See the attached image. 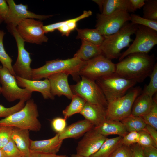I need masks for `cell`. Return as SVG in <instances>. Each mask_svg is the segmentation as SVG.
I'll return each mask as SVG.
<instances>
[{"mask_svg":"<svg viewBox=\"0 0 157 157\" xmlns=\"http://www.w3.org/2000/svg\"><path fill=\"white\" fill-rule=\"evenodd\" d=\"M155 63L153 55L133 53L115 64V73L126 79L141 83L150 76Z\"/></svg>","mask_w":157,"mask_h":157,"instance_id":"1","label":"cell"},{"mask_svg":"<svg viewBox=\"0 0 157 157\" xmlns=\"http://www.w3.org/2000/svg\"><path fill=\"white\" fill-rule=\"evenodd\" d=\"M85 62L73 57L63 60L56 59L46 61L43 66L31 69L32 80H39L47 78L50 75L58 73L70 75L77 82L80 80L79 71Z\"/></svg>","mask_w":157,"mask_h":157,"instance_id":"2","label":"cell"},{"mask_svg":"<svg viewBox=\"0 0 157 157\" xmlns=\"http://www.w3.org/2000/svg\"><path fill=\"white\" fill-rule=\"evenodd\" d=\"M138 25L128 22L116 33L104 36V40L100 46L102 54L111 60L119 58L122 50L129 47L130 43L133 41L131 36L135 34Z\"/></svg>","mask_w":157,"mask_h":157,"instance_id":"3","label":"cell"},{"mask_svg":"<svg viewBox=\"0 0 157 157\" xmlns=\"http://www.w3.org/2000/svg\"><path fill=\"white\" fill-rule=\"evenodd\" d=\"M38 116L37 106L33 99H30L21 109L0 120V125L38 131L41 128Z\"/></svg>","mask_w":157,"mask_h":157,"instance_id":"4","label":"cell"},{"mask_svg":"<svg viewBox=\"0 0 157 157\" xmlns=\"http://www.w3.org/2000/svg\"><path fill=\"white\" fill-rule=\"evenodd\" d=\"M95 82L102 91L108 102L123 96L137 83L115 73L101 78Z\"/></svg>","mask_w":157,"mask_h":157,"instance_id":"5","label":"cell"},{"mask_svg":"<svg viewBox=\"0 0 157 157\" xmlns=\"http://www.w3.org/2000/svg\"><path fill=\"white\" fill-rule=\"evenodd\" d=\"M141 91L140 87H136L123 96L108 102L106 120L120 121L130 115L133 103Z\"/></svg>","mask_w":157,"mask_h":157,"instance_id":"6","label":"cell"},{"mask_svg":"<svg viewBox=\"0 0 157 157\" xmlns=\"http://www.w3.org/2000/svg\"><path fill=\"white\" fill-rule=\"evenodd\" d=\"M76 84L70 85L74 94L79 96L86 102L106 109L108 102L95 81L81 76Z\"/></svg>","mask_w":157,"mask_h":157,"instance_id":"7","label":"cell"},{"mask_svg":"<svg viewBox=\"0 0 157 157\" xmlns=\"http://www.w3.org/2000/svg\"><path fill=\"white\" fill-rule=\"evenodd\" d=\"M135 34V40L128 49L121 53L119 58V61L131 54L148 53L157 44V31L152 29L138 25Z\"/></svg>","mask_w":157,"mask_h":157,"instance_id":"8","label":"cell"},{"mask_svg":"<svg viewBox=\"0 0 157 157\" xmlns=\"http://www.w3.org/2000/svg\"><path fill=\"white\" fill-rule=\"evenodd\" d=\"M0 83L2 85L1 94L8 101L17 100L26 101L31 99L32 93L18 85L15 77L6 67L0 66Z\"/></svg>","mask_w":157,"mask_h":157,"instance_id":"9","label":"cell"},{"mask_svg":"<svg viewBox=\"0 0 157 157\" xmlns=\"http://www.w3.org/2000/svg\"><path fill=\"white\" fill-rule=\"evenodd\" d=\"M115 64L102 54L86 61L79 74L95 81L98 79L115 73Z\"/></svg>","mask_w":157,"mask_h":157,"instance_id":"10","label":"cell"},{"mask_svg":"<svg viewBox=\"0 0 157 157\" xmlns=\"http://www.w3.org/2000/svg\"><path fill=\"white\" fill-rule=\"evenodd\" d=\"M97 17L96 29L104 36L116 33L130 19L129 13L123 10L117 11L107 15L98 14Z\"/></svg>","mask_w":157,"mask_h":157,"instance_id":"11","label":"cell"},{"mask_svg":"<svg viewBox=\"0 0 157 157\" xmlns=\"http://www.w3.org/2000/svg\"><path fill=\"white\" fill-rule=\"evenodd\" d=\"M43 26V22L40 20L28 18L19 23L16 29L25 42L40 44L43 42H47L48 39L44 35Z\"/></svg>","mask_w":157,"mask_h":157,"instance_id":"12","label":"cell"},{"mask_svg":"<svg viewBox=\"0 0 157 157\" xmlns=\"http://www.w3.org/2000/svg\"><path fill=\"white\" fill-rule=\"evenodd\" d=\"M9 29L15 38L18 49L17 57L16 62L13 66V69L16 76L32 80V68L30 65L32 60L30 53L25 48V41L19 34L16 27Z\"/></svg>","mask_w":157,"mask_h":157,"instance_id":"13","label":"cell"},{"mask_svg":"<svg viewBox=\"0 0 157 157\" xmlns=\"http://www.w3.org/2000/svg\"><path fill=\"white\" fill-rule=\"evenodd\" d=\"M6 1L9 7V11L4 22L7 24L8 29L16 27L19 23L26 19L32 18L41 20L52 16L36 14L28 10L27 5L17 4L13 0Z\"/></svg>","mask_w":157,"mask_h":157,"instance_id":"14","label":"cell"},{"mask_svg":"<svg viewBox=\"0 0 157 157\" xmlns=\"http://www.w3.org/2000/svg\"><path fill=\"white\" fill-rule=\"evenodd\" d=\"M107 138L94 128L86 132L78 142L76 148V154L90 157L99 150Z\"/></svg>","mask_w":157,"mask_h":157,"instance_id":"15","label":"cell"},{"mask_svg":"<svg viewBox=\"0 0 157 157\" xmlns=\"http://www.w3.org/2000/svg\"><path fill=\"white\" fill-rule=\"evenodd\" d=\"M69 75L66 73H58L48 77L50 84L51 92L54 97L64 95L71 99L74 94L68 83Z\"/></svg>","mask_w":157,"mask_h":157,"instance_id":"16","label":"cell"},{"mask_svg":"<svg viewBox=\"0 0 157 157\" xmlns=\"http://www.w3.org/2000/svg\"><path fill=\"white\" fill-rule=\"evenodd\" d=\"M15 78L19 87L26 88L31 92H39L45 99H54V97L51 94L50 83L47 78L40 81L28 80L17 76Z\"/></svg>","mask_w":157,"mask_h":157,"instance_id":"17","label":"cell"},{"mask_svg":"<svg viewBox=\"0 0 157 157\" xmlns=\"http://www.w3.org/2000/svg\"><path fill=\"white\" fill-rule=\"evenodd\" d=\"M63 142L59 134L57 133L53 137L47 140H31L30 149L32 152L56 154L59 151Z\"/></svg>","mask_w":157,"mask_h":157,"instance_id":"18","label":"cell"},{"mask_svg":"<svg viewBox=\"0 0 157 157\" xmlns=\"http://www.w3.org/2000/svg\"><path fill=\"white\" fill-rule=\"evenodd\" d=\"M106 109L86 102L80 113L85 119L96 127L100 125L106 120Z\"/></svg>","mask_w":157,"mask_h":157,"instance_id":"19","label":"cell"},{"mask_svg":"<svg viewBox=\"0 0 157 157\" xmlns=\"http://www.w3.org/2000/svg\"><path fill=\"white\" fill-rule=\"evenodd\" d=\"M94 126L85 120L78 121L66 126L61 133H58L60 139L72 138L77 139L94 128Z\"/></svg>","mask_w":157,"mask_h":157,"instance_id":"20","label":"cell"},{"mask_svg":"<svg viewBox=\"0 0 157 157\" xmlns=\"http://www.w3.org/2000/svg\"><path fill=\"white\" fill-rule=\"evenodd\" d=\"M29 131L13 127L11 139L23 156L28 157L31 153L30 149L31 139Z\"/></svg>","mask_w":157,"mask_h":157,"instance_id":"21","label":"cell"},{"mask_svg":"<svg viewBox=\"0 0 157 157\" xmlns=\"http://www.w3.org/2000/svg\"><path fill=\"white\" fill-rule=\"evenodd\" d=\"M94 128L105 136L116 135L123 137L128 133L123 124L120 121L116 120H106L100 125Z\"/></svg>","mask_w":157,"mask_h":157,"instance_id":"22","label":"cell"},{"mask_svg":"<svg viewBox=\"0 0 157 157\" xmlns=\"http://www.w3.org/2000/svg\"><path fill=\"white\" fill-rule=\"evenodd\" d=\"M153 103V97L142 92L135 99L133 105L131 115L142 117L151 110Z\"/></svg>","mask_w":157,"mask_h":157,"instance_id":"23","label":"cell"},{"mask_svg":"<svg viewBox=\"0 0 157 157\" xmlns=\"http://www.w3.org/2000/svg\"><path fill=\"white\" fill-rule=\"evenodd\" d=\"M81 41L80 48L74 54V57L86 62L102 54L100 46L85 40Z\"/></svg>","mask_w":157,"mask_h":157,"instance_id":"24","label":"cell"},{"mask_svg":"<svg viewBox=\"0 0 157 157\" xmlns=\"http://www.w3.org/2000/svg\"><path fill=\"white\" fill-rule=\"evenodd\" d=\"M119 10L133 12L129 0H104L101 14L107 15Z\"/></svg>","mask_w":157,"mask_h":157,"instance_id":"25","label":"cell"},{"mask_svg":"<svg viewBox=\"0 0 157 157\" xmlns=\"http://www.w3.org/2000/svg\"><path fill=\"white\" fill-rule=\"evenodd\" d=\"M122 137L120 136L107 138L99 150L90 157H109L113 152L122 144Z\"/></svg>","mask_w":157,"mask_h":157,"instance_id":"26","label":"cell"},{"mask_svg":"<svg viewBox=\"0 0 157 157\" xmlns=\"http://www.w3.org/2000/svg\"><path fill=\"white\" fill-rule=\"evenodd\" d=\"M90 10L84 11L83 13L79 16L74 18L67 20L62 22L55 23V28L63 35L67 36L71 32L76 28L77 23L79 21L89 17L92 15Z\"/></svg>","mask_w":157,"mask_h":157,"instance_id":"27","label":"cell"},{"mask_svg":"<svg viewBox=\"0 0 157 157\" xmlns=\"http://www.w3.org/2000/svg\"><path fill=\"white\" fill-rule=\"evenodd\" d=\"M76 29L77 32V39L85 40L99 46L104 40V36L96 28L80 29L76 28Z\"/></svg>","mask_w":157,"mask_h":157,"instance_id":"28","label":"cell"},{"mask_svg":"<svg viewBox=\"0 0 157 157\" xmlns=\"http://www.w3.org/2000/svg\"><path fill=\"white\" fill-rule=\"evenodd\" d=\"M69 104L62 111L64 118L67 119L74 114L80 113L83 109L86 101L78 95L74 94Z\"/></svg>","mask_w":157,"mask_h":157,"instance_id":"29","label":"cell"},{"mask_svg":"<svg viewBox=\"0 0 157 157\" xmlns=\"http://www.w3.org/2000/svg\"><path fill=\"white\" fill-rule=\"evenodd\" d=\"M120 121L124 125L128 133L139 132L143 130L146 125L142 117L133 116L131 114Z\"/></svg>","mask_w":157,"mask_h":157,"instance_id":"30","label":"cell"},{"mask_svg":"<svg viewBox=\"0 0 157 157\" xmlns=\"http://www.w3.org/2000/svg\"><path fill=\"white\" fill-rule=\"evenodd\" d=\"M5 34L3 31L0 30V62L3 66L7 68L10 73L15 77L16 75L13 69L12 65V59L6 53L3 45V39Z\"/></svg>","mask_w":157,"mask_h":157,"instance_id":"31","label":"cell"},{"mask_svg":"<svg viewBox=\"0 0 157 157\" xmlns=\"http://www.w3.org/2000/svg\"><path fill=\"white\" fill-rule=\"evenodd\" d=\"M143 7V18L157 21V0H145V4Z\"/></svg>","mask_w":157,"mask_h":157,"instance_id":"32","label":"cell"},{"mask_svg":"<svg viewBox=\"0 0 157 157\" xmlns=\"http://www.w3.org/2000/svg\"><path fill=\"white\" fill-rule=\"evenodd\" d=\"M150 81L144 88L142 92L153 97L157 91V64L156 63L149 76Z\"/></svg>","mask_w":157,"mask_h":157,"instance_id":"33","label":"cell"},{"mask_svg":"<svg viewBox=\"0 0 157 157\" xmlns=\"http://www.w3.org/2000/svg\"><path fill=\"white\" fill-rule=\"evenodd\" d=\"M153 103L150 111L141 117L147 124L157 129V102L156 97L153 98Z\"/></svg>","mask_w":157,"mask_h":157,"instance_id":"34","label":"cell"},{"mask_svg":"<svg viewBox=\"0 0 157 157\" xmlns=\"http://www.w3.org/2000/svg\"><path fill=\"white\" fill-rule=\"evenodd\" d=\"M130 16L132 24L145 26L157 31V21L147 19L135 14H131Z\"/></svg>","mask_w":157,"mask_h":157,"instance_id":"35","label":"cell"},{"mask_svg":"<svg viewBox=\"0 0 157 157\" xmlns=\"http://www.w3.org/2000/svg\"><path fill=\"white\" fill-rule=\"evenodd\" d=\"M1 149L3 157H18L24 156L11 139Z\"/></svg>","mask_w":157,"mask_h":157,"instance_id":"36","label":"cell"},{"mask_svg":"<svg viewBox=\"0 0 157 157\" xmlns=\"http://www.w3.org/2000/svg\"><path fill=\"white\" fill-rule=\"evenodd\" d=\"M25 101L20 100L16 105L6 108L0 104V118L7 117L21 109L25 106Z\"/></svg>","mask_w":157,"mask_h":157,"instance_id":"37","label":"cell"},{"mask_svg":"<svg viewBox=\"0 0 157 157\" xmlns=\"http://www.w3.org/2000/svg\"><path fill=\"white\" fill-rule=\"evenodd\" d=\"M13 127L0 125V149L4 146L11 139Z\"/></svg>","mask_w":157,"mask_h":157,"instance_id":"38","label":"cell"},{"mask_svg":"<svg viewBox=\"0 0 157 157\" xmlns=\"http://www.w3.org/2000/svg\"><path fill=\"white\" fill-rule=\"evenodd\" d=\"M138 132L139 137L137 144L142 147L152 146L157 148V144L147 131L143 130Z\"/></svg>","mask_w":157,"mask_h":157,"instance_id":"39","label":"cell"},{"mask_svg":"<svg viewBox=\"0 0 157 157\" xmlns=\"http://www.w3.org/2000/svg\"><path fill=\"white\" fill-rule=\"evenodd\" d=\"M139 137V133L138 132H128L122 137V144L130 147L131 145L138 143Z\"/></svg>","mask_w":157,"mask_h":157,"instance_id":"40","label":"cell"},{"mask_svg":"<svg viewBox=\"0 0 157 157\" xmlns=\"http://www.w3.org/2000/svg\"><path fill=\"white\" fill-rule=\"evenodd\" d=\"M66 119L61 117H56L53 119L51 122V126L53 130L60 133L64 131L66 127Z\"/></svg>","mask_w":157,"mask_h":157,"instance_id":"41","label":"cell"},{"mask_svg":"<svg viewBox=\"0 0 157 157\" xmlns=\"http://www.w3.org/2000/svg\"><path fill=\"white\" fill-rule=\"evenodd\" d=\"M109 157H132L130 147L122 144Z\"/></svg>","mask_w":157,"mask_h":157,"instance_id":"42","label":"cell"},{"mask_svg":"<svg viewBox=\"0 0 157 157\" xmlns=\"http://www.w3.org/2000/svg\"><path fill=\"white\" fill-rule=\"evenodd\" d=\"M9 11V7L6 0H0V24L4 22Z\"/></svg>","mask_w":157,"mask_h":157,"instance_id":"43","label":"cell"},{"mask_svg":"<svg viewBox=\"0 0 157 157\" xmlns=\"http://www.w3.org/2000/svg\"><path fill=\"white\" fill-rule=\"evenodd\" d=\"M130 148L132 157H145L142 147L137 143L131 145Z\"/></svg>","mask_w":157,"mask_h":157,"instance_id":"44","label":"cell"},{"mask_svg":"<svg viewBox=\"0 0 157 157\" xmlns=\"http://www.w3.org/2000/svg\"><path fill=\"white\" fill-rule=\"evenodd\" d=\"M145 157H157V148L153 146L142 147Z\"/></svg>","mask_w":157,"mask_h":157,"instance_id":"45","label":"cell"},{"mask_svg":"<svg viewBox=\"0 0 157 157\" xmlns=\"http://www.w3.org/2000/svg\"><path fill=\"white\" fill-rule=\"evenodd\" d=\"M28 157H67L65 155H58L56 154L46 153L31 151Z\"/></svg>","mask_w":157,"mask_h":157,"instance_id":"46","label":"cell"},{"mask_svg":"<svg viewBox=\"0 0 157 157\" xmlns=\"http://www.w3.org/2000/svg\"><path fill=\"white\" fill-rule=\"evenodd\" d=\"M145 0H129L132 9L134 12L137 9L143 7L145 3Z\"/></svg>","mask_w":157,"mask_h":157,"instance_id":"47","label":"cell"},{"mask_svg":"<svg viewBox=\"0 0 157 157\" xmlns=\"http://www.w3.org/2000/svg\"><path fill=\"white\" fill-rule=\"evenodd\" d=\"M144 130L148 133L157 144V129L149 125L146 124Z\"/></svg>","mask_w":157,"mask_h":157,"instance_id":"48","label":"cell"},{"mask_svg":"<svg viewBox=\"0 0 157 157\" xmlns=\"http://www.w3.org/2000/svg\"><path fill=\"white\" fill-rule=\"evenodd\" d=\"M93 1L98 5L101 12L103 7L104 0H94Z\"/></svg>","mask_w":157,"mask_h":157,"instance_id":"49","label":"cell"},{"mask_svg":"<svg viewBox=\"0 0 157 157\" xmlns=\"http://www.w3.org/2000/svg\"><path fill=\"white\" fill-rule=\"evenodd\" d=\"M71 157H85L84 156L79 155L77 154H73L71 156Z\"/></svg>","mask_w":157,"mask_h":157,"instance_id":"50","label":"cell"},{"mask_svg":"<svg viewBox=\"0 0 157 157\" xmlns=\"http://www.w3.org/2000/svg\"><path fill=\"white\" fill-rule=\"evenodd\" d=\"M0 157H3L1 152V149H0Z\"/></svg>","mask_w":157,"mask_h":157,"instance_id":"51","label":"cell"},{"mask_svg":"<svg viewBox=\"0 0 157 157\" xmlns=\"http://www.w3.org/2000/svg\"><path fill=\"white\" fill-rule=\"evenodd\" d=\"M1 94V87L0 86V94Z\"/></svg>","mask_w":157,"mask_h":157,"instance_id":"52","label":"cell"},{"mask_svg":"<svg viewBox=\"0 0 157 157\" xmlns=\"http://www.w3.org/2000/svg\"><path fill=\"white\" fill-rule=\"evenodd\" d=\"M24 157V156H19V157Z\"/></svg>","mask_w":157,"mask_h":157,"instance_id":"53","label":"cell"}]
</instances>
